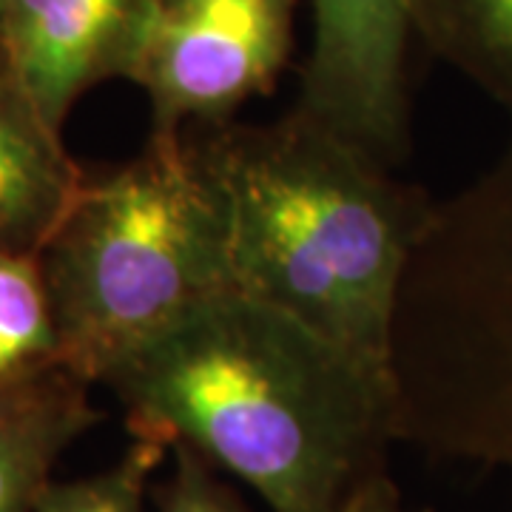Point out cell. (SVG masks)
Listing matches in <instances>:
<instances>
[{
	"instance_id": "6da1fadb",
	"label": "cell",
	"mask_w": 512,
	"mask_h": 512,
	"mask_svg": "<svg viewBox=\"0 0 512 512\" xmlns=\"http://www.w3.org/2000/svg\"><path fill=\"white\" fill-rule=\"evenodd\" d=\"M103 384L134 439L197 450L271 512H339L396 441L390 370L237 291L185 311Z\"/></svg>"
},
{
	"instance_id": "7a4b0ae2",
	"label": "cell",
	"mask_w": 512,
	"mask_h": 512,
	"mask_svg": "<svg viewBox=\"0 0 512 512\" xmlns=\"http://www.w3.org/2000/svg\"><path fill=\"white\" fill-rule=\"evenodd\" d=\"M185 137L220 202L231 291L390 370L396 299L433 200L296 109Z\"/></svg>"
},
{
	"instance_id": "3957f363",
	"label": "cell",
	"mask_w": 512,
	"mask_h": 512,
	"mask_svg": "<svg viewBox=\"0 0 512 512\" xmlns=\"http://www.w3.org/2000/svg\"><path fill=\"white\" fill-rule=\"evenodd\" d=\"M37 262L63 370L86 384L231 291L220 202L185 131L151 134L134 160L89 177Z\"/></svg>"
},
{
	"instance_id": "277c9868",
	"label": "cell",
	"mask_w": 512,
	"mask_h": 512,
	"mask_svg": "<svg viewBox=\"0 0 512 512\" xmlns=\"http://www.w3.org/2000/svg\"><path fill=\"white\" fill-rule=\"evenodd\" d=\"M396 441L512 470V131L433 200L390 328Z\"/></svg>"
},
{
	"instance_id": "5b68a950",
	"label": "cell",
	"mask_w": 512,
	"mask_h": 512,
	"mask_svg": "<svg viewBox=\"0 0 512 512\" xmlns=\"http://www.w3.org/2000/svg\"><path fill=\"white\" fill-rule=\"evenodd\" d=\"M299 0H160L131 83L151 103V134L220 126L274 89L291 57Z\"/></svg>"
},
{
	"instance_id": "8992f818",
	"label": "cell",
	"mask_w": 512,
	"mask_h": 512,
	"mask_svg": "<svg viewBox=\"0 0 512 512\" xmlns=\"http://www.w3.org/2000/svg\"><path fill=\"white\" fill-rule=\"evenodd\" d=\"M311 15V52L293 109L382 163L402 160L416 0H311Z\"/></svg>"
},
{
	"instance_id": "52a82bcc",
	"label": "cell",
	"mask_w": 512,
	"mask_h": 512,
	"mask_svg": "<svg viewBox=\"0 0 512 512\" xmlns=\"http://www.w3.org/2000/svg\"><path fill=\"white\" fill-rule=\"evenodd\" d=\"M160 0H6L0 60L46 123L106 80H131Z\"/></svg>"
},
{
	"instance_id": "ba28073f",
	"label": "cell",
	"mask_w": 512,
	"mask_h": 512,
	"mask_svg": "<svg viewBox=\"0 0 512 512\" xmlns=\"http://www.w3.org/2000/svg\"><path fill=\"white\" fill-rule=\"evenodd\" d=\"M86 171L0 60V251L40 256L86 185Z\"/></svg>"
},
{
	"instance_id": "9c48e42d",
	"label": "cell",
	"mask_w": 512,
	"mask_h": 512,
	"mask_svg": "<svg viewBox=\"0 0 512 512\" xmlns=\"http://www.w3.org/2000/svg\"><path fill=\"white\" fill-rule=\"evenodd\" d=\"M89 387L60 370L0 407V512H35L57 458L100 421Z\"/></svg>"
},
{
	"instance_id": "30bf717a",
	"label": "cell",
	"mask_w": 512,
	"mask_h": 512,
	"mask_svg": "<svg viewBox=\"0 0 512 512\" xmlns=\"http://www.w3.org/2000/svg\"><path fill=\"white\" fill-rule=\"evenodd\" d=\"M416 35L512 117V0H416Z\"/></svg>"
},
{
	"instance_id": "8fae6325",
	"label": "cell",
	"mask_w": 512,
	"mask_h": 512,
	"mask_svg": "<svg viewBox=\"0 0 512 512\" xmlns=\"http://www.w3.org/2000/svg\"><path fill=\"white\" fill-rule=\"evenodd\" d=\"M63 370L55 313L37 256L0 251V390Z\"/></svg>"
},
{
	"instance_id": "7c38bea8",
	"label": "cell",
	"mask_w": 512,
	"mask_h": 512,
	"mask_svg": "<svg viewBox=\"0 0 512 512\" xmlns=\"http://www.w3.org/2000/svg\"><path fill=\"white\" fill-rule=\"evenodd\" d=\"M171 450L151 439H134L111 467L74 481H49L35 512H143L154 473Z\"/></svg>"
},
{
	"instance_id": "4fadbf2b",
	"label": "cell",
	"mask_w": 512,
	"mask_h": 512,
	"mask_svg": "<svg viewBox=\"0 0 512 512\" xmlns=\"http://www.w3.org/2000/svg\"><path fill=\"white\" fill-rule=\"evenodd\" d=\"M171 473L157 493L160 512H248L239 498L217 473L211 461L185 447H171Z\"/></svg>"
},
{
	"instance_id": "5bb4252c",
	"label": "cell",
	"mask_w": 512,
	"mask_h": 512,
	"mask_svg": "<svg viewBox=\"0 0 512 512\" xmlns=\"http://www.w3.org/2000/svg\"><path fill=\"white\" fill-rule=\"evenodd\" d=\"M339 512H402L399 495H396L393 481L387 478V470L367 478L365 484L339 507Z\"/></svg>"
},
{
	"instance_id": "9a60e30c",
	"label": "cell",
	"mask_w": 512,
	"mask_h": 512,
	"mask_svg": "<svg viewBox=\"0 0 512 512\" xmlns=\"http://www.w3.org/2000/svg\"><path fill=\"white\" fill-rule=\"evenodd\" d=\"M57 373H60V370H57ZM29 387H32V384H29ZM23 390H26V387H18V390H0V407H3V404L12 402V399H15V396H20Z\"/></svg>"
},
{
	"instance_id": "2e32d148",
	"label": "cell",
	"mask_w": 512,
	"mask_h": 512,
	"mask_svg": "<svg viewBox=\"0 0 512 512\" xmlns=\"http://www.w3.org/2000/svg\"><path fill=\"white\" fill-rule=\"evenodd\" d=\"M3 3H6V0H0V26H3Z\"/></svg>"
}]
</instances>
